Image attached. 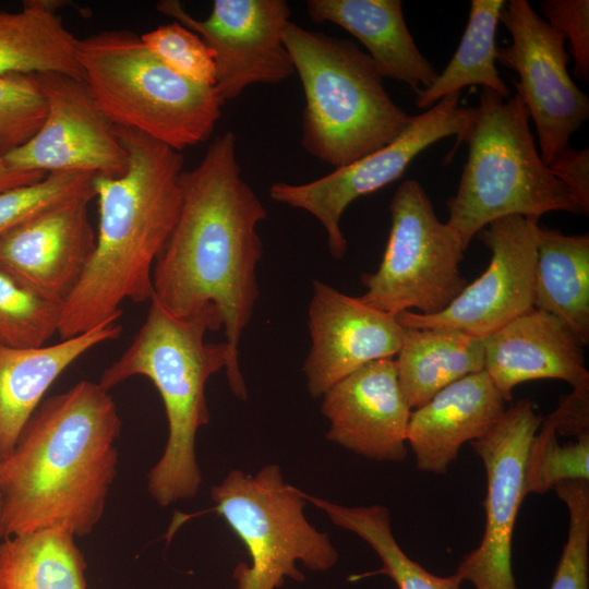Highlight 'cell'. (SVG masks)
Segmentation results:
<instances>
[{"mask_svg": "<svg viewBox=\"0 0 589 589\" xmlns=\"http://www.w3.org/2000/svg\"><path fill=\"white\" fill-rule=\"evenodd\" d=\"M0 539H3L1 522H0Z\"/></svg>", "mask_w": 589, "mask_h": 589, "instance_id": "38", "label": "cell"}, {"mask_svg": "<svg viewBox=\"0 0 589 589\" xmlns=\"http://www.w3.org/2000/svg\"><path fill=\"white\" fill-rule=\"evenodd\" d=\"M577 201L582 214H589V149L566 148L549 165Z\"/></svg>", "mask_w": 589, "mask_h": 589, "instance_id": "36", "label": "cell"}, {"mask_svg": "<svg viewBox=\"0 0 589 589\" xmlns=\"http://www.w3.org/2000/svg\"><path fill=\"white\" fill-rule=\"evenodd\" d=\"M504 398L484 370L469 374L411 410L406 440L417 468L444 474L461 446L485 435L505 412Z\"/></svg>", "mask_w": 589, "mask_h": 589, "instance_id": "20", "label": "cell"}, {"mask_svg": "<svg viewBox=\"0 0 589 589\" xmlns=\"http://www.w3.org/2000/svg\"><path fill=\"white\" fill-rule=\"evenodd\" d=\"M504 0H471L468 23L453 58L426 88L416 92L419 109L431 108L444 96L481 85L503 98L510 89L496 68L495 36Z\"/></svg>", "mask_w": 589, "mask_h": 589, "instance_id": "27", "label": "cell"}, {"mask_svg": "<svg viewBox=\"0 0 589 589\" xmlns=\"http://www.w3.org/2000/svg\"><path fill=\"white\" fill-rule=\"evenodd\" d=\"M148 49L179 75L204 86L215 85L213 52L203 39L179 22L160 25L141 36Z\"/></svg>", "mask_w": 589, "mask_h": 589, "instance_id": "34", "label": "cell"}, {"mask_svg": "<svg viewBox=\"0 0 589 589\" xmlns=\"http://www.w3.org/2000/svg\"><path fill=\"white\" fill-rule=\"evenodd\" d=\"M512 41L497 48L496 62L514 70L516 94L533 120L545 165L569 146L572 135L589 118V98L568 71L565 37L527 0H509L500 15Z\"/></svg>", "mask_w": 589, "mask_h": 589, "instance_id": "11", "label": "cell"}, {"mask_svg": "<svg viewBox=\"0 0 589 589\" xmlns=\"http://www.w3.org/2000/svg\"><path fill=\"white\" fill-rule=\"evenodd\" d=\"M572 480H589V436L558 442L541 423L528 450L526 495L544 494L556 484Z\"/></svg>", "mask_w": 589, "mask_h": 589, "instance_id": "31", "label": "cell"}, {"mask_svg": "<svg viewBox=\"0 0 589 589\" xmlns=\"http://www.w3.org/2000/svg\"><path fill=\"white\" fill-rule=\"evenodd\" d=\"M61 0H25L0 11V75L56 72L84 81L76 40L63 25Z\"/></svg>", "mask_w": 589, "mask_h": 589, "instance_id": "23", "label": "cell"}, {"mask_svg": "<svg viewBox=\"0 0 589 589\" xmlns=\"http://www.w3.org/2000/svg\"><path fill=\"white\" fill-rule=\"evenodd\" d=\"M539 221L519 215L498 218L477 237L491 251L486 269L442 312L405 311L402 327L455 329L483 338L534 308Z\"/></svg>", "mask_w": 589, "mask_h": 589, "instance_id": "14", "label": "cell"}, {"mask_svg": "<svg viewBox=\"0 0 589 589\" xmlns=\"http://www.w3.org/2000/svg\"><path fill=\"white\" fill-rule=\"evenodd\" d=\"M97 175L80 171L47 173L41 180L0 193V237L13 227L68 201L95 197Z\"/></svg>", "mask_w": 589, "mask_h": 589, "instance_id": "30", "label": "cell"}, {"mask_svg": "<svg viewBox=\"0 0 589 589\" xmlns=\"http://www.w3.org/2000/svg\"><path fill=\"white\" fill-rule=\"evenodd\" d=\"M76 56L85 83L115 125L182 152L207 141L221 117L224 103L214 87L172 71L131 31L77 38Z\"/></svg>", "mask_w": 589, "mask_h": 589, "instance_id": "7", "label": "cell"}, {"mask_svg": "<svg viewBox=\"0 0 589 589\" xmlns=\"http://www.w3.org/2000/svg\"><path fill=\"white\" fill-rule=\"evenodd\" d=\"M321 412L330 442L375 461L406 458L411 409L394 358L370 362L334 384L322 395Z\"/></svg>", "mask_w": 589, "mask_h": 589, "instance_id": "17", "label": "cell"}, {"mask_svg": "<svg viewBox=\"0 0 589 589\" xmlns=\"http://www.w3.org/2000/svg\"><path fill=\"white\" fill-rule=\"evenodd\" d=\"M92 199H73L4 232L0 267L41 296L63 303L95 249L87 211Z\"/></svg>", "mask_w": 589, "mask_h": 589, "instance_id": "18", "label": "cell"}, {"mask_svg": "<svg viewBox=\"0 0 589 589\" xmlns=\"http://www.w3.org/2000/svg\"><path fill=\"white\" fill-rule=\"evenodd\" d=\"M46 101L34 74L0 75V159L41 128Z\"/></svg>", "mask_w": 589, "mask_h": 589, "instance_id": "33", "label": "cell"}, {"mask_svg": "<svg viewBox=\"0 0 589 589\" xmlns=\"http://www.w3.org/2000/svg\"><path fill=\"white\" fill-rule=\"evenodd\" d=\"M61 527L3 538L0 589H87L85 556Z\"/></svg>", "mask_w": 589, "mask_h": 589, "instance_id": "26", "label": "cell"}, {"mask_svg": "<svg viewBox=\"0 0 589 589\" xmlns=\"http://www.w3.org/2000/svg\"><path fill=\"white\" fill-rule=\"evenodd\" d=\"M534 308L562 322L589 344V235L538 228Z\"/></svg>", "mask_w": 589, "mask_h": 589, "instance_id": "25", "label": "cell"}, {"mask_svg": "<svg viewBox=\"0 0 589 589\" xmlns=\"http://www.w3.org/2000/svg\"><path fill=\"white\" fill-rule=\"evenodd\" d=\"M390 229L374 273H364L359 298L397 315L405 311L433 315L446 309L468 285L459 269L464 248L457 233L438 219L423 187L405 180L390 203Z\"/></svg>", "mask_w": 589, "mask_h": 589, "instance_id": "9", "label": "cell"}, {"mask_svg": "<svg viewBox=\"0 0 589 589\" xmlns=\"http://www.w3.org/2000/svg\"><path fill=\"white\" fill-rule=\"evenodd\" d=\"M395 364L411 410L452 383L484 369L482 338L455 329L404 327Z\"/></svg>", "mask_w": 589, "mask_h": 589, "instance_id": "24", "label": "cell"}, {"mask_svg": "<svg viewBox=\"0 0 589 589\" xmlns=\"http://www.w3.org/2000/svg\"><path fill=\"white\" fill-rule=\"evenodd\" d=\"M221 328L213 315L179 318L151 300L147 316L125 351L104 370L98 384L109 390L132 376L147 377L166 411L168 438L163 455L147 474V491L161 507L196 496L202 473L196 435L209 423L206 384L231 368L226 342L205 341Z\"/></svg>", "mask_w": 589, "mask_h": 589, "instance_id": "4", "label": "cell"}, {"mask_svg": "<svg viewBox=\"0 0 589 589\" xmlns=\"http://www.w3.org/2000/svg\"><path fill=\"white\" fill-rule=\"evenodd\" d=\"M461 142L468 145L457 192L447 201V225L466 251L492 221L512 215L534 220L549 212L584 215L567 187L537 151L520 97L482 88Z\"/></svg>", "mask_w": 589, "mask_h": 589, "instance_id": "6", "label": "cell"}, {"mask_svg": "<svg viewBox=\"0 0 589 589\" xmlns=\"http://www.w3.org/2000/svg\"><path fill=\"white\" fill-rule=\"evenodd\" d=\"M41 171L21 170L10 167L0 159V193L21 185L31 184L45 178Z\"/></svg>", "mask_w": 589, "mask_h": 589, "instance_id": "37", "label": "cell"}, {"mask_svg": "<svg viewBox=\"0 0 589 589\" xmlns=\"http://www.w3.org/2000/svg\"><path fill=\"white\" fill-rule=\"evenodd\" d=\"M121 332L122 326L113 323L36 348L0 344V459L13 449L25 423L63 371Z\"/></svg>", "mask_w": 589, "mask_h": 589, "instance_id": "22", "label": "cell"}, {"mask_svg": "<svg viewBox=\"0 0 589 589\" xmlns=\"http://www.w3.org/2000/svg\"><path fill=\"white\" fill-rule=\"evenodd\" d=\"M62 303L22 284L0 267V344L14 348L47 345L57 333Z\"/></svg>", "mask_w": 589, "mask_h": 589, "instance_id": "29", "label": "cell"}, {"mask_svg": "<svg viewBox=\"0 0 589 589\" xmlns=\"http://www.w3.org/2000/svg\"><path fill=\"white\" fill-rule=\"evenodd\" d=\"M308 503L323 510L337 527L350 531L366 542L378 555L382 567L350 580L373 575L389 577L398 589H459L461 578L437 576L410 558L396 541L387 507L378 504L366 506H345L303 492Z\"/></svg>", "mask_w": 589, "mask_h": 589, "instance_id": "28", "label": "cell"}, {"mask_svg": "<svg viewBox=\"0 0 589 589\" xmlns=\"http://www.w3.org/2000/svg\"><path fill=\"white\" fill-rule=\"evenodd\" d=\"M237 153V136L228 130L194 168L183 170L180 213L155 262L151 300L179 318L209 314L220 322L231 358L228 385L247 400L239 344L260 294L257 225L267 212L243 178Z\"/></svg>", "mask_w": 589, "mask_h": 589, "instance_id": "1", "label": "cell"}, {"mask_svg": "<svg viewBox=\"0 0 589 589\" xmlns=\"http://www.w3.org/2000/svg\"><path fill=\"white\" fill-rule=\"evenodd\" d=\"M120 431L116 402L98 382L45 398L0 459L3 538L52 527L92 533L118 472Z\"/></svg>", "mask_w": 589, "mask_h": 589, "instance_id": "2", "label": "cell"}, {"mask_svg": "<svg viewBox=\"0 0 589 589\" xmlns=\"http://www.w3.org/2000/svg\"><path fill=\"white\" fill-rule=\"evenodd\" d=\"M529 398L507 408L481 438L470 442L486 473L485 527L480 545L455 572L476 589H516L513 537L525 493V468L531 441L542 422Z\"/></svg>", "mask_w": 589, "mask_h": 589, "instance_id": "13", "label": "cell"}, {"mask_svg": "<svg viewBox=\"0 0 589 589\" xmlns=\"http://www.w3.org/2000/svg\"><path fill=\"white\" fill-rule=\"evenodd\" d=\"M128 167L94 179L99 221L93 254L62 303L58 335L71 338L117 323L127 300L153 296V269L180 213L184 158L136 130L115 125Z\"/></svg>", "mask_w": 589, "mask_h": 589, "instance_id": "3", "label": "cell"}, {"mask_svg": "<svg viewBox=\"0 0 589 589\" xmlns=\"http://www.w3.org/2000/svg\"><path fill=\"white\" fill-rule=\"evenodd\" d=\"M305 4L313 23L329 22L356 37L382 77L405 83L414 93L436 79L434 65L407 27L400 0H308Z\"/></svg>", "mask_w": 589, "mask_h": 589, "instance_id": "21", "label": "cell"}, {"mask_svg": "<svg viewBox=\"0 0 589 589\" xmlns=\"http://www.w3.org/2000/svg\"><path fill=\"white\" fill-rule=\"evenodd\" d=\"M283 40L303 88L306 153L344 167L386 146L408 125L411 116L395 104L374 62L354 41L292 21Z\"/></svg>", "mask_w": 589, "mask_h": 589, "instance_id": "5", "label": "cell"}, {"mask_svg": "<svg viewBox=\"0 0 589 589\" xmlns=\"http://www.w3.org/2000/svg\"><path fill=\"white\" fill-rule=\"evenodd\" d=\"M553 490L565 503L567 539L550 589H589V480H572Z\"/></svg>", "mask_w": 589, "mask_h": 589, "instance_id": "32", "label": "cell"}, {"mask_svg": "<svg viewBox=\"0 0 589 589\" xmlns=\"http://www.w3.org/2000/svg\"><path fill=\"white\" fill-rule=\"evenodd\" d=\"M308 324L311 346L303 372L314 398L365 364L394 358L404 334L395 315L320 280L313 281Z\"/></svg>", "mask_w": 589, "mask_h": 589, "instance_id": "16", "label": "cell"}, {"mask_svg": "<svg viewBox=\"0 0 589 589\" xmlns=\"http://www.w3.org/2000/svg\"><path fill=\"white\" fill-rule=\"evenodd\" d=\"M215 512L245 545L251 563L233 569L237 589H276L285 578L304 580L297 562L326 572L339 554L326 532L304 515L303 491L285 481L277 464L255 474L232 469L211 489Z\"/></svg>", "mask_w": 589, "mask_h": 589, "instance_id": "8", "label": "cell"}, {"mask_svg": "<svg viewBox=\"0 0 589 589\" xmlns=\"http://www.w3.org/2000/svg\"><path fill=\"white\" fill-rule=\"evenodd\" d=\"M460 92L441 98L431 108L411 116L405 130L386 146L305 183L277 181L268 193L273 201L304 211L323 226L330 256L341 260L347 239L340 220L357 199L399 179L410 163L442 139L456 136L459 145L466 133L470 109L458 106Z\"/></svg>", "mask_w": 589, "mask_h": 589, "instance_id": "10", "label": "cell"}, {"mask_svg": "<svg viewBox=\"0 0 589 589\" xmlns=\"http://www.w3.org/2000/svg\"><path fill=\"white\" fill-rule=\"evenodd\" d=\"M542 17L569 41L574 75L589 82V1L543 0Z\"/></svg>", "mask_w": 589, "mask_h": 589, "instance_id": "35", "label": "cell"}, {"mask_svg": "<svg viewBox=\"0 0 589 589\" xmlns=\"http://www.w3.org/2000/svg\"><path fill=\"white\" fill-rule=\"evenodd\" d=\"M46 101L39 131L3 157L12 168L45 173L122 175L128 155L85 81L45 72L34 74Z\"/></svg>", "mask_w": 589, "mask_h": 589, "instance_id": "15", "label": "cell"}, {"mask_svg": "<svg viewBox=\"0 0 589 589\" xmlns=\"http://www.w3.org/2000/svg\"><path fill=\"white\" fill-rule=\"evenodd\" d=\"M484 371L505 401L525 382H589L584 344L556 316L533 308L482 338Z\"/></svg>", "mask_w": 589, "mask_h": 589, "instance_id": "19", "label": "cell"}, {"mask_svg": "<svg viewBox=\"0 0 589 589\" xmlns=\"http://www.w3.org/2000/svg\"><path fill=\"white\" fill-rule=\"evenodd\" d=\"M156 9L197 34L213 52L215 85L225 104L255 84H279L294 74L283 32L291 10L285 0H215L204 20L178 0Z\"/></svg>", "mask_w": 589, "mask_h": 589, "instance_id": "12", "label": "cell"}]
</instances>
